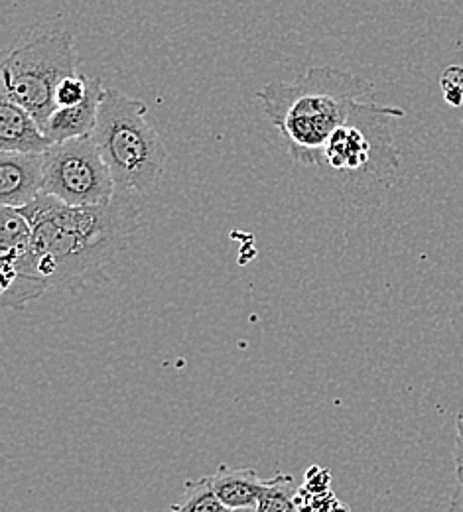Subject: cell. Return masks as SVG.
<instances>
[{
  "instance_id": "cell-9",
  "label": "cell",
  "mask_w": 463,
  "mask_h": 512,
  "mask_svg": "<svg viewBox=\"0 0 463 512\" xmlns=\"http://www.w3.org/2000/svg\"><path fill=\"white\" fill-rule=\"evenodd\" d=\"M56 142L40 123L18 103L2 95L0 99V152L44 154Z\"/></svg>"
},
{
  "instance_id": "cell-11",
  "label": "cell",
  "mask_w": 463,
  "mask_h": 512,
  "mask_svg": "<svg viewBox=\"0 0 463 512\" xmlns=\"http://www.w3.org/2000/svg\"><path fill=\"white\" fill-rule=\"evenodd\" d=\"M211 481L219 501L231 511H255L266 487V479H261L257 471L249 467L221 465L211 475Z\"/></svg>"
},
{
  "instance_id": "cell-14",
  "label": "cell",
  "mask_w": 463,
  "mask_h": 512,
  "mask_svg": "<svg viewBox=\"0 0 463 512\" xmlns=\"http://www.w3.org/2000/svg\"><path fill=\"white\" fill-rule=\"evenodd\" d=\"M89 89V77L83 73H73L66 77L58 89H56V107H73L77 103H81L87 95Z\"/></svg>"
},
{
  "instance_id": "cell-3",
  "label": "cell",
  "mask_w": 463,
  "mask_h": 512,
  "mask_svg": "<svg viewBox=\"0 0 463 512\" xmlns=\"http://www.w3.org/2000/svg\"><path fill=\"white\" fill-rule=\"evenodd\" d=\"M148 107L117 89H105L93 140L97 142L117 190L148 195L162 180L168 148L146 119Z\"/></svg>"
},
{
  "instance_id": "cell-4",
  "label": "cell",
  "mask_w": 463,
  "mask_h": 512,
  "mask_svg": "<svg viewBox=\"0 0 463 512\" xmlns=\"http://www.w3.org/2000/svg\"><path fill=\"white\" fill-rule=\"evenodd\" d=\"M400 107L361 101L347 123L331 134L318 168L343 188L367 190L397 174L400 152L391 130L393 119H402Z\"/></svg>"
},
{
  "instance_id": "cell-17",
  "label": "cell",
  "mask_w": 463,
  "mask_h": 512,
  "mask_svg": "<svg viewBox=\"0 0 463 512\" xmlns=\"http://www.w3.org/2000/svg\"><path fill=\"white\" fill-rule=\"evenodd\" d=\"M233 512H255L253 509H247V511H233Z\"/></svg>"
},
{
  "instance_id": "cell-2",
  "label": "cell",
  "mask_w": 463,
  "mask_h": 512,
  "mask_svg": "<svg viewBox=\"0 0 463 512\" xmlns=\"http://www.w3.org/2000/svg\"><path fill=\"white\" fill-rule=\"evenodd\" d=\"M373 97L371 81L330 65L312 67L296 81H270L257 93L284 148L304 166H318L331 134Z\"/></svg>"
},
{
  "instance_id": "cell-5",
  "label": "cell",
  "mask_w": 463,
  "mask_h": 512,
  "mask_svg": "<svg viewBox=\"0 0 463 512\" xmlns=\"http://www.w3.org/2000/svg\"><path fill=\"white\" fill-rule=\"evenodd\" d=\"M73 73H77L73 34L46 32L4 58L2 95L24 107L44 128L58 109V85Z\"/></svg>"
},
{
  "instance_id": "cell-1",
  "label": "cell",
  "mask_w": 463,
  "mask_h": 512,
  "mask_svg": "<svg viewBox=\"0 0 463 512\" xmlns=\"http://www.w3.org/2000/svg\"><path fill=\"white\" fill-rule=\"evenodd\" d=\"M32 227L50 288H64L115 260L140 227V195L117 190L105 205H67L42 193L18 207Z\"/></svg>"
},
{
  "instance_id": "cell-12",
  "label": "cell",
  "mask_w": 463,
  "mask_h": 512,
  "mask_svg": "<svg viewBox=\"0 0 463 512\" xmlns=\"http://www.w3.org/2000/svg\"><path fill=\"white\" fill-rule=\"evenodd\" d=\"M255 512H302L294 479L284 473L266 479L265 491L261 493Z\"/></svg>"
},
{
  "instance_id": "cell-18",
  "label": "cell",
  "mask_w": 463,
  "mask_h": 512,
  "mask_svg": "<svg viewBox=\"0 0 463 512\" xmlns=\"http://www.w3.org/2000/svg\"><path fill=\"white\" fill-rule=\"evenodd\" d=\"M462 125H463V121H462Z\"/></svg>"
},
{
  "instance_id": "cell-16",
  "label": "cell",
  "mask_w": 463,
  "mask_h": 512,
  "mask_svg": "<svg viewBox=\"0 0 463 512\" xmlns=\"http://www.w3.org/2000/svg\"><path fill=\"white\" fill-rule=\"evenodd\" d=\"M442 95L448 105L462 107L463 105V65H450L440 75Z\"/></svg>"
},
{
  "instance_id": "cell-8",
  "label": "cell",
  "mask_w": 463,
  "mask_h": 512,
  "mask_svg": "<svg viewBox=\"0 0 463 512\" xmlns=\"http://www.w3.org/2000/svg\"><path fill=\"white\" fill-rule=\"evenodd\" d=\"M44 154L0 152V205L24 207L42 195Z\"/></svg>"
},
{
  "instance_id": "cell-10",
  "label": "cell",
  "mask_w": 463,
  "mask_h": 512,
  "mask_svg": "<svg viewBox=\"0 0 463 512\" xmlns=\"http://www.w3.org/2000/svg\"><path fill=\"white\" fill-rule=\"evenodd\" d=\"M103 95H105V89L101 79L89 77V89L85 99L73 107L56 109L54 115L48 119L44 132L54 142H66L71 138L93 134V130L97 127Z\"/></svg>"
},
{
  "instance_id": "cell-6",
  "label": "cell",
  "mask_w": 463,
  "mask_h": 512,
  "mask_svg": "<svg viewBox=\"0 0 463 512\" xmlns=\"http://www.w3.org/2000/svg\"><path fill=\"white\" fill-rule=\"evenodd\" d=\"M42 193L67 205H105L115 197V178L91 134L56 142L44 152Z\"/></svg>"
},
{
  "instance_id": "cell-13",
  "label": "cell",
  "mask_w": 463,
  "mask_h": 512,
  "mask_svg": "<svg viewBox=\"0 0 463 512\" xmlns=\"http://www.w3.org/2000/svg\"><path fill=\"white\" fill-rule=\"evenodd\" d=\"M170 512H233L227 509L215 489H213V481L211 475L201 477L196 481H188L184 485V495L180 497L178 503L172 505Z\"/></svg>"
},
{
  "instance_id": "cell-7",
  "label": "cell",
  "mask_w": 463,
  "mask_h": 512,
  "mask_svg": "<svg viewBox=\"0 0 463 512\" xmlns=\"http://www.w3.org/2000/svg\"><path fill=\"white\" fill-rule=\"evenodd\" d=\"M0 296L2 306L22 310L50 290L40 268L32 227L16 207L0 209Z\"/></svg>"
},
{
  "instance_id": "cell-15",
  "label": "cell",
  "mask_w": 463,
  "mask_h": 512,
  "mask_svg": "<svg viewBox=\"0 0 463 512\" xmlns=\"http://www.w3.org/2000/svg\"><path fill=\"white\" fill-rule=\"evenodd\" d=\"M454 461H456V489L450 499L448 512H463V410L456 418Z\"/></svg>"
}]
</instances>
